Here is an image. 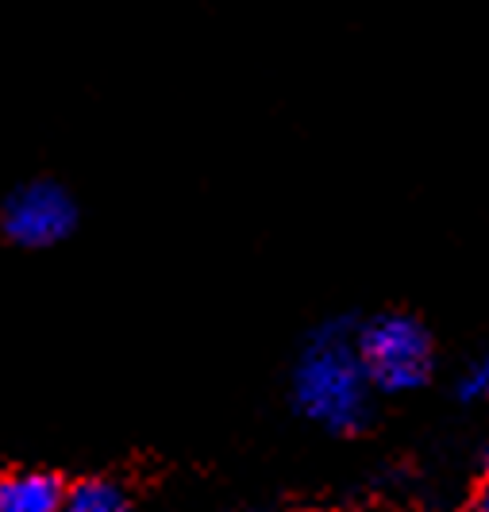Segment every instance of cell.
Masks as SVG:
<instances>
[{"mask_svg":"<svg viewBox=\"0 0 489 512\" xmlns=\"http://www.w3.org/2000/svg\"><path fill=\"white\" fill-rule=\"evenodd\" d=\"M289 397L309 424L332 436L359 432L370 420L374 385L362 370L351 320H328L305 339L289 374Z\"/></svg>","mask_w":489,"mask_h":512,"instance_id":"cell-1","label":"cell"},{"mask_svg":"<svg viewBox=\"0 0 489 512\" xmlns=\"http://www.w3.org/2000/svg\"><path fill=\"white\" fill-rule=\"evenodd\" d=\"M355 347L374 393L401 397L424 389L436 370V343L428 328L405 312H378L355 324Z\"/></svg>","mask_w":489,"mask_h":512,"instance_id":"cell-2","label":"cell"},{"mask_svg":"<svg viewBox=\"0 0 489 512\" xmlns=\"http://www.w3.org/2000/svg\"><path fill=\"white\" fill-rule=\"evenodd\" d=\"M470 512H489V459H486V470H482V482H478V493L470 501Z\"/></svg>","mask_w":489,"mask_h":512,"instance_id":"cell-7","label":"cell"},{"mask_svg":"<svg viewBox=\"0 0 489 512\" xmlns=\"http://www.w3.org/2000/svg\"><path fill=\"white\" fill-rule=\"evenodd\" d=\"M455 401H463V405H486L489 401V355L470 359L455 374Z\"/></svg>","mask_w":489,"mask_h":512,"instance_id":"cell-6","label":"cell"},{"mask_svg":"<svg viewBox=\"0 0 489 512\" xmlns=\"http://www.w3.org/2000/svg\"><path fill=\"white\" fill-rule=\"evenodd\" d=\"M66 489L54 474L24 470L0 478V512H62Z\"/></svg>","mask_w":489,"mask_h":512,"instance_id":"cell-4","label":"cell"},{"mask_svg":"<svg viewBox=\"0 0 489 512\" xmlns=\"http://www.w3.org/2000/svg\"><path fill=\"white\" fill-rule=\"evenodd\" d=\"M78 228V205L58 181H27L12 189L0 205V231L16 247H58Z\"/></svg>","mask_w":489,"mask_h":512,"instance_id":"cell-3","label":"cell"},{"mask_svg":"<svg viewBox=\"0 0 489 512\" xmlns=\"http://www.w3.org/2000/svg\"><path fill=\"white\" fill-rule=\"evenodd\" d=\"M62 512H131V501L116 482L89 478V482L66 489V509Z\"/></svg>","mask_w":489,"mask_h":512,"instance_id":"cell-5","label":"cell"}]
</instances>
